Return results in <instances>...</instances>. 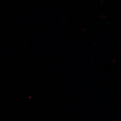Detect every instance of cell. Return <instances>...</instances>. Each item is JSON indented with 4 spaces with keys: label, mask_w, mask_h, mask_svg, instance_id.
Listing matches in <instances>:
<instances>
[]
</instances>
